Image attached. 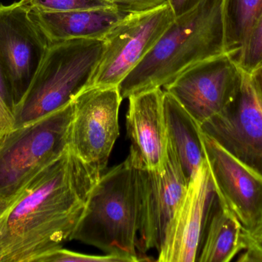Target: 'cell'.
<instances>
[{"instance_id": "cell-23", "label": "cell", "mask_w": 262, "mask_h": 262, "mask_svg": "<svg viewBox=\"0 0 262 262\" xmlns=\"http://www.w3.org/2000/svg\"><path fill=\"white\" fill-rule=\"evenodd\" d=\"M114 7L126 13H137L159 7L168 3V0H106Z\"/></svg>"}, {"instance_id": "cell-1", "label": "cell", "mask_w": 262, "mask_h": 262, "mask_svg": "<svg viewBox=\"0 0 262 262\" xmlns=\"http://www.w3.org/2000/svg\"><path fill=\"white\" fill-rule=\"evenodd\" d=\"M101 175L69 149L0 197V262H42L72 241Z\"/></svg>"}, {"instance_id": "cell-25", "label": "cell", "mask_w": 262, "mask_h": 262, "mask_svg": "<svg viewBox=\"0 0 262 262\" xmlns=\"http://www.w3.org/2000/svg\"><path fill=\"white\" fill-rule=\"evenodd\" d=\"M13 114L8 110L0 102V134L4 133L14 127Z\"/></svg>"}, {"instance_id": "cell-12", "label": "cell", "mask_w": 262, "mask_h": 262, "mask_svg": "<svg viewBox=\"0 0 262 262\" xmlns=\"http://www.w3.org/2000/svg\"><path fill=\"white\" fill-rule=\"evenodd\" d=\"M201 131V130H200ZM205 158L220 201L236 217L243 232L262 228V176L200 132Z\"/></svg>"}, {"instance_id": "cell-18", "label": "cell", "mask_w": 262, "mask_h": 262, "mask_svg": "<svg viewBox=\"0 0 262 262\" xmlns=\"http://www.w3.org/2000/svg\"><path fill=\"white\" fill-rule=\"evenodd\" d=\"M226 52L236 55L262 15V0H223Z\"/></svg>"}, {"instance_id": "cell-3", "label": "cell", "mask_w": 262, "mask_h": 262, "mask_svg": "<svg viewBox=\"0 0 262 262\" xmlns=\"http://www.w3.org/2000/svg\"><path fill=\"white\" fill-rule=\"evenodd\" d=\"M140 205L139 169L127 157L95 183L72 240L126 262L141 261L137 252Z\"/></svg>"}, {"instance_id": "cell-24", "label": "cell", "mask_w": 262, "mask_h": 262, "mask_svg": "<svg viewBox=\"0 0 262 262\" xmlns=\"http://www.w3.org/2000/svg\"><path fill=\"white\" fill-rule=\"evenodd\" d=\"M203 0H168L176 17L180 16L196 7Z\"/></svg>"}, {"instance_id": "cell-14", "label": "cell", "mask_w": 262, "mask_h": 262, "mask_svg": "<svg viewBox=\"0 0 262 262\" xmlns=\"http://www.w3.org/2000/svg\"><path fill=\"white\" fill-rule=\"evenodd\" d=\"M163 93L159 88L128 98L127 130L131 143L128 157L137 169L159 170L164 166L167 138Z\"/></svg>"}, {"instance_id": "cell-10", "label": "cell", "mask_w": 262, "mask_h": 262, "mask_svg": "<svg viewBox=\"0 0 262 262\" xmlns=\"http://www.w3.org/2000/svg\"><path fill=\"white\" fill-rule=\"evenodd\" d=\"M242 75L235 55L226 52L194 65L164 89L201 125L234 99Z\"/></svg>"}, {"instance_id": "cell-4", "label": "cell", "mask_w": 262, "mask_h": 262, "mask_svg": "<svg viewBox=\"0 0 262 262\" xmlns=\"http://www.w3.org/2000/svg\"><path fill=\"white\" fill-rule=\"evenodd\" d=\"M103 50L104 40L51 43L29 89L14 107V127L73 102L90 86Z\"/></svg>"}, {"instance_id": "cell-20", "label": "cell", "mask_w": 262, "mask_h": 262, "mask_svg": "<svg viewBox=\"0 0 262 262\" xmlns=\"http://www.w3.org/2000/svg\"><path fill=\"white\" fill-rule=\"evenodd\" d=\"M29 10L69 12L82 9L114 7L106 0H19Z\"/></svg>"}, {"instance_id": "cell-11", "label": "cell", "mask_w": 262, "mask_h": 262, "mask_svg": "<svg viewBox=\"0 0 262 262\" xmlns=\"http://www.w3.org/2000/svg\"><path fill=\"white\" fill-rule=\"evenodd\" d=\"M140 205L137 249L160 252L169 223L184 196L189 181L167 143L164 166L159 170L139 169Z\"/></svg>"}, {"instance_id": "cell-13", "label": "cell", "mask_w": 262, "mask_h": 262, "mask_svg": "<svg viewBox=\"0 0 262 262\" xmlns=\"http://www.w3.org/2000/svg\"><path fill=\"white\" fill-rule=\"evenodd\" d=\"M216 198L206 158L188 184L165 235L160 262H195L205 227Z\"/></svg>"}, {"instance_id": "cell-8", "label": "cell", "mask_w": 262, "mask_h": 262, "mask_svg": "<svg viewBox=\"0 0 262 262\" xmlns=\"http://www.w3.org/2000/svg\"><path fill=\"white\" fill-rule=\"evenodd\" d=\"M50 43L21 2L0 4V64L12 112L29 89Z\"/></svg>"}, {"instance_id": "cell-19", "label": "cell", "mask_w": 262, "mask_h": 262, "mask_svg": "<svg viewBox=\"0 0 262 262\" xmlns=\"http://www.w3.org/2000/svg\"><path fill=\"white\" fill-rule=\"evenodd\" d=\"M235 57L240 69L249 74L262 64V15Z\"/></svg>"}, {"instance_id": "cell-16", "label": "cell", "mask_w": 262, "mask_h": 262, "mask_svg": "<svg viewBox=\"0 0 262 262\" xmlns=\"http://www.w3.org/2000/svg\"><path fill=\"white\" fill-rule=\"evenodd\" d=\"M166 138L188 181L205 160L200 124L169 92L163 93Z\"/></svg>"}, {"instance_id": "cell-5", "label": "cell", "mask_w": 262, "mask_h": 262, "mask_svg": "<svg viewBox=\"0 0 262 262\" xmlns=\"http://www.w3.org/2000/svg\"><path fill=\"white\" fill-rule=\"evenodd\" d=\"M73 102L0 134V197L69 149Z\"/></svg>"}, {"instance_id": "cell-15", "label": "cell", "mask_w": 262, "mask_h": 262, "mask_svg": "<svg viewBox=\"0 0 262 262\" xmlns=\"http://www.w3.org/2000/svg\"><path fill=\"white\" fill-rule=\"evenodd\" d=\"M128 15L115 7L69 12L29 10V16L50 43L72 39L104 40Z\"/></svg>"}, {"instance_id": "cell-27", "label": "cell", "mask_w": 262, "mask_h": 262, "mask_svg": "<svg viewBox=\"0 0 262 262\" xmlns=\"http://www.w3.org/2000/svg\"><path fill=\"white\" fill-rule=\"evenodd\" d=\"M252 80H253L255 88L258 90L260 96L262 98V64L258 66L252 74H251Z\"/></svg>"}, {"instance_id": "cell-2", "label": "cell", "mask_w": 262, "mask_h": 262, "mask_svg": "<svg viewBox=\"0 0 262 262\" xmlns=\"http://www.w3.org/2000/svg\"><path fill=\"white\" fill-rule=\"evenodd\" d=\"M223 7V0H203L176 17L150 52L118 85L122 100L164 88L194 65L226 53Z\"/></svg>"}, {"instance_id": "cell-21", "label": "cell", "mask_w": 262, "mask_h": 262, "mask_svg": "<svg viewBox=\"0 0 262 262\" xmlns=\"http://www.w3.org/2000/svg\"><path fill=\"white\" fill-rule=\"evenodd\" d=\"M42 262H126L115 255H92L78 253L60 248L46 255Z\"/></svg>"}, {"instance_id": "cell-6", "label": "cell", "mask_w": 262, "mask_h": 262, "mask_svg": "<svg viewBox=\"0 0 262 262\" xmlns=\"http://www.w3.org/2000/svg\"><path fill=\"white\" fill-rule=\"evenodd\" d=\"M176 16L169 3L129 14L104 38L90 86H118L157 44Z\"/></svg>"}, {"instance_id": "cell-26", "label": "cell", "mask_w": 262, "mask_h": 262, "mask_svg": "<svg viewBox=\"0 0 262 262\" xmlns=\"http://www.w3.org/2000/svg\"><path fill=\"white\" fill-rule=\"evenodd\" d=\"M0 102L3 103V106L8 110L10 111L13 114L12 99H11L9 89H8L7 84H6V81L5 79L3 70H2L1 64H0Z\"/></svg>"}, {"instance_id": "cell-9", "label": "cell", "mask_w": 262, "mask_h": 262, "mask_svg": "<svg viewBox=\"0 0 262 262\" xmlns=\"http://www.w3.org/2000/svg\"><path fill=\"white\" fill-rule=\"evenodd\" d=\"M200 130L262 176V98L251 74L243 71L234 99Z\"/></svg>"}, {"instance_id": "cell-7", "label": "cell", "mask_w": 262, "mask_h": 262, "mask_svg": "<svg viewBox=\"0 0 262 262\" xmlns=\"http://www.w3.org/2000/svg\"><path fill=\"white\" fill-rule=\"evenodd\" d=\"M118 86H89L73 100L71 152L103 174L120 135Z\"/></svg>"}, {"instance_id": "cell-17", "label": "cell", "mask_w": 262, "mask_h": 262, "mask_svg": "<svg viewBox=\"0 0 262 262\" xmlns=\"http://www.w3.org/2000/svg\"><path fill=\"white\" fill-rule=\"evenodd\" d=\"M243 230L236 217L215 198L205 227L199 262H229L244 250Z\"/></svg>"}, {"instance_id": "cell-22", "label": "cell", "mask_w": 262, "mask_h": 262, "mask_svg": "<svg viewBox=\"0 0 262 262\" xmlns=\"http://www.w3.org/2000/svg\"><path fill=\"white\" fill-rule=\"evenodd\" d=\"M245 253L238 261L262 262V228L254 233H243Z\"/></svg>"}]
</instances>
